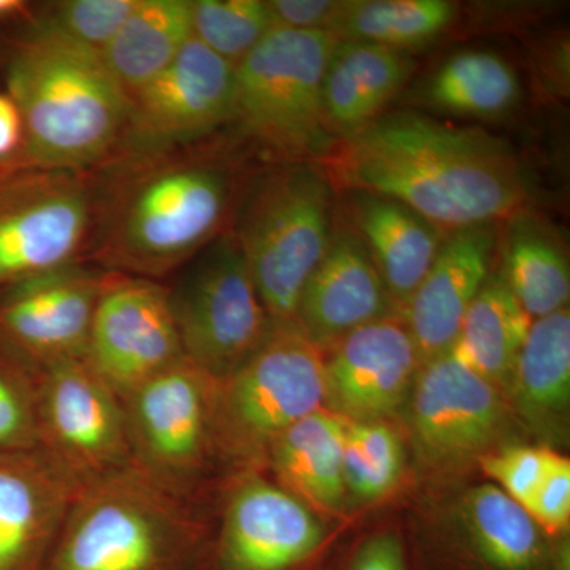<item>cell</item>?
Returning <instances> with one entry per match:
<instances>
[{"instance_id":"6da1fadb","label":"cell","mask_w":570,"mask_h":570,"mask_svg":"<svg viewBox=\"0 0 570 570\" xmlns=\"http://www.w3.org/2000/svg\"><path fill=\"white\" fill-rule=\"evenodd\" d=\"M311 164L335 193L392 198L445 232L504 223L531 198L524 168L501 138L417 112L379 116Z\"/></svg>"},{"instance_id":"7a4b0ae2","label":"cell","mask_w":570,"mask_h":570,"mask_svg":"<svg viewBox=\"0 0 570 570\" xmlns=\"http://www.w3.org/2000/svg\"><path fill=\"white\" fill-rule=\"evenodd\" d=\"M212 137L167 151L115 157L97 168L89 261L105 272L157 281L184 268L227 232L238 171L230 149Z\"/></svg>"},{"instance_id":"3957f363","label":"cell","mask_w":570,"mask_h":570,"mask_svg":"<svg viewBox=\"0 0 570 570\" xmlns=\"http://www.w3.org/2000/svg\"><path fill=\"white\" fill-rule=\"evenodd\" d=\"M3 58L22 146L2 168L92 171L110 163L126 130L129 96L99 52L22 31Z\"/></svg>"},{"instance_id":"277c9868","label":"cell","mask_w":570,"mask_h":570,"mask_svg":"<svg viewBox=\"0 0 570 570\" xmlns=\"http://www.w3.org/2000/svg\"><path fill=\"white\" fill-rule=\"evenodd\" d=\"M193 501L129 466L82 485L43 570H200Z\"/></svg>"},{"instance_id":"5b68a950","label":"cell","mask_w":570,"mask_h":570,"mask_svg":"<svg viewBox=\"0 0 570 570\" xmlns=\"http://www.w3.org/2000/svg\"><path fill=\"white\" fill-rule=\"evenodd\" d=\"M335 36L273 29L235 66L228 126L284 163H314L336 140L326 121L324 81Z\"/></svg>"},{"instance_id":"8992f818","label":"cell","mask_w":570,"mask_h":570,"mask_svg":"<svg viewBox=\"0 0 570 570\" xmlns=\"http://www.w3.org/2000/svg\"><path fill=\"white\" fill-rule=\"evenodd\" d=\"M333 194L316 165L279 163L243 198L232 232L273 324L295 322L303 287L332 238Z\"/></svg>"},{"instance_id":"52a82bcc","label":"cell","mask_w":570,"mask_h":570,"mask_svg":"<svg viewBox=\"0 0 570 570\" xmlns=\"http://www.w3.org/2000/svg\"><path fill=\"white\" fill-rule=\"evenodd\" d=\"M325 407V354L291 324H273L264 343L216 390V444L266 455L287 428Z\"/></svg>"},{"instance_id":"ba28073f","label":"cell","mask_w":570,"mask_h":570,"mask_svg":"<svg viewBox=\"0 0 570 570\" xmlns=\"http://www.w3.org/2000/svg\"><path fill=\"white\" fill-rule=\"evenodd\" d=\"M96 217V170L2 168L0 294L63 266L86 264Z\"/></svg>"},{"instance_id":"9c48e42d","label":"cell","mask_w":570,"mask_h":570,"mask_svg":"<svg viewBox=\"0 0 570 570\" xmlns=\"http://www.w3.org/2000/svg\"><path fill=\"white\" fill-rule=\"evenodd\" d=\"M170 294L184 356L219 384L264 343L273 322L234 232L184 266Z\"/></svg>"},{"instance_id":"30bf717a","label":"cell","mask_w":570,"mask_h":570,"mask_svg":"<svg viewBox=\"0 0 570 570\" xmlns=\"http://www.w3.org/2000/svg\"><path fill=\"white\" fill-rule=\"evenodd\" d=\"M216 390L184 356L122 397L132 463L190 501L216 444Z\"/></svg>"},{"instance_id":"8fae6325","label":"cell","mask_w":570,"mask_h":570,"mask_svg":"<svg viewBox=\"0 0 570 570\" xmlns=\"http://www.w3.org/2000/svg\"><path fill=\"white\" fill-rule=\"evenodd\" d=\"M39 448L82 485L132 463L122 397L85 358L37 370Z\"/></svg>"},{"instance_id":"7c38bea8","label":"cell","mask_w":570,"mask_h":570,"mask_svg":"<svg viewBox=\"0 0 570 570\" xmlns=\"http://www.w3.org/2000/svg\"><path fill=\"white\" fill-rule=\"evenodd\" d=\"M234 86L235 66L190 39L159 75L130 94L115 157L167 151L212 137L230 122Z\"/></svg>"},{"instance_id":"4fadbf2b","label":"cell","mask_w":570,"mask_h":570,"mask_svg":"<svg viewBox=\"0 0 570 570\" xmlns=\"http://www.w3.org/2000/svg\"><path fill=\"white\" fill-rule=\"evenodd\" d=\"M239 478L200 570H311L328 538L324 523L279 483L257 472Z\"/></svg>"},{"instance_id":"5bb4252c","label":"cell","mask_w":570,"mask_h":570,"mask_svg":"<svg viewBox=\"0 0 570 570\" xmlns=\"http://www.w3.org/2000/svg\"><path fill=\"white\" fill-rule=\"evenodd\" d=\"M184 358L168 288L108 272L85 360L119 396Z\"/></svg>"},{"instance_id":"9a60e30c","label":"cell","mask_w":570,"mask_h":570,"mask_svg":"<svg viewBox=\"0 0 570 570\" xmlns=\"http://www.w3.org/2000/svg\"><path fill=\"white\" fill-rule=\"evenodd\" d=\"M108 272L75 264L0 294V347L33 371L85 358L94 313Z\"/></svg>"},{"instance_id":"2e32d148","label":"cell","mask_w":570,"mask_h":570,"mask_svg":"<svg viewBox=\"0 0 570 570\" xmlns=\"http://www.w3.org/2000/svg\"><path fill=\"white\" fill-rule=\"evenodd\" d=\"M325 356V407L348 422H377L406 401L420 370L403 317L390 314L341 337Z\"/></svg>"},{"instance_id":"e0dca14e","label":"cell","mask_w":570,"mask_h":570,"mask_svg":"<svg viewBox=\"0 0 570 570\" xmlns=\"http://www.w3.org/2000/svg\"><path fill=\"white\" fill-rule=\"evenodd\" d=\"M505 404L497 385L445 354L420 366L412 397V430L420 452L459 461L489 448L504 426Z\"/></svg>"},{"instance_id":"ac0fdd59","label":"cell","mask_w":570,"mask_h":570,"mask_svg":"<svg viewBox=\"0 0 570 570\" xmlns=\"http://www.w3.org/2000/svg\"><path fill=\"white\" fill-rule=\"evenodd\" d=\"M81 489L40 448L0 453V570H43Z\"/></svg>"},{"instance_id":"d6986e66","label":"cell","mask_w":570,"mask_h":570,"mask_svg":"<svg viewBox=\"0 0 570 570\" xmlns=\"http://www.w3.org/2000/svg\"><path fill=\"white\" fill-rule=\"evenodd\" d=\"M498 224L449 232L417 291L403 309L420 360L445 354L455 343L469 306L491 275Z\"/></svg>"},{"instance_id":"ffe728a7","label":"cell","mask_w":570,"mask_h":570,"mask_svg":"<svg viewBox=\"0 0 570 570\" xmlns=\"http://www.w3.org/2000/svg\"><path fill=\"white\" fill-rule=\"evenodd\" d=\"M396 309L376 266L346 223L333 225L324 257L307 277L295 322L321 348Z\"/></svg>"},{"instance_id":"44dd1931","label":"cell","mask_w":570,"mask_h":570,"mask_svg":"<svg viewBox=\"0 0 570 570\" xmlns=\"http://www.w3.org/2000/svg\"><path fill=\"white\" fill-rule=\"evenodd\" d=\"M340 194L346 224L365 246L393 305L403 313L449 232L392 198Z\"/></svg>"},{"instance_id":"7402d4cb","label":"cell","mask_w":570,"mask_h":570,"mask_svg":"<svg viewBox=\"0 0 570 570\" xmlns=\"http://www.w3.org/2000/svg\"><path fill=\"white\" fill-rule=\"evenodd\" d=\"M411 71L404 51L367 41H337L324 81L326 121L336 138L382 116Z\"/></svg>"},{"instance_id":"603a6c76","label":"cell","mask_w":570,"mask_h":570,"mask_svg":"<svg viewBox=\"0 0 570 570\" xmlns=\"http://www.w3.org/2000/svg\"><path fill=\"white\" fill-rule=\"evenodd\" d=\"M348 420L326 407L298 420L266 452L283 489L306 505L335 510L346 494L343 456Z\"/></svg>"},{"instance_id":"cb8c5ba5","label":"cell","mask_w":570,"mask_h":570,"mask_svg":"<svg viewBox=\"0 0 570 570\" xmlns=\"http://www.w3.org/2000/svg\"><path fill=\"white\" fill-rule=\"evenodd\" d=\"M504 223L502 238L498 236L502 255L498 273L524 313L535 321L568 307L569 257L561 236L530 208Z\"/></svg>"},{"instance_id":"d4e9b609","label":"cell","mask_w":570,"mask_h":570,"mask_svg":"<svg viewBox=\"0 0 570 570\" xmlns=\"http://www.w3.org/2000/svg\"><path fill=\"white\" fill-rule=\"evenodd\" d=\"M190 39V0H137L100 56L130 96L174 61Z\"/></svg>"},{"instance_id":"484cf974","label":"cell","mask_w":570,"mask_h":570,"mask_svg":"<svg viewBox=\"0 0 570 570\" xmlns=\"http://www.w3.org/2000/svg\"><path fill=\"white\" fill-rule=\"evenodd\" d=\"M532 318L499 273L490 275L469 306L450 354L497 387H509Z\"/></svg>"},{"instance_id":"4316f807","label":"cell","mask_w":570,"mask_h":570,"mask_svg":"<svg viewBox=\"0 0 570 570\" xmlns=\"http://www.w3.org/2000/svg\"><path fill=\"white\" fill-rule=\"evenodd\" d=\"M510 387L524 417L550 422L568 411L570 401L569 307L532 321Z\"/></svg>"},{"instance_id":"83f0119b","label":"cell","mask_w":570,"mask_h":570,"mask_svg":"<svg viewBox=\"0 0 570 570\" xmlns=\"http://www.w3.org/2000/svg\"><path fill=\"white\" fill-rule=\"evenodd\" d=\"M439 111L468 118H497L519 104V75L490 51H464L442 63L422 94Z\"/></svg>"},{"instance_id":"f1b7e54d","label":"cell","mask_w":570,"mask_h":570,"mask_svg":"<svg viewBox=\"0 0 570 570\" xmlns=\"http://www.w3.org/2000/svg\"><path fill=\"white\" fill-rule=\"evenodd\" d=\"M455 13L449 0H343L328 32L404 51L436 39Z\"/></svg>"},{"instance_id":"f546056e","label":"cell","mask_w":570,"mask_h":570,"mask_svg":"<svg viewBox=\"0 0 570 570\" xmlns=\"http://www.w3.org/2000/svg\"><path fill=\"white\" fill-rule=\"evenodd\" d=\"M193 39L238 66L275 29L268 0H190Z\"/></svg>"},{"instance_id":"4dcf8cb0","label":"cell","mask_w":570,"mask_h":570,"mask_svg":"<svg viewBox=\"0 0 570 570\" xmlns=\"http://www.w3.org/2000/svg\"><path fill=\"white\" fill-rule=\"evenodd\" d=\"M137 0H62L33 9L24 31L102 55Z\"/></svg>"},{"instance_id":"1f68e13d","label":"cell","mask_w":570,"mask_h":570,"mask_svg":"<svg viewBox=\"0 0 570 570\" xmlns=\"http://www.w3.org/2000/svg\"><path fill=\"white\" fill-rule=\"evenodd\" d=\"M344 483L360 499L384 497L403 471L400 438L384 422H348L343 456Z\"/></svg>"},{"instance_id":"d6a6232c","label":"cell","mask_w":570,"mask_h":570,"mask_svg":"<svg viewBox=\"0 0 570 570\" xmlns=\"http://www.w3.org/2000/svg\"><path fill=\"white\" fill-rule=\"evenodd\" d=\"M37 448V373L0 347V453Z\"/></svg>"},{"instance_id":"836d02e7","label":"cell","mask_w":570,"mask_h":570,"mask_svg":"<svg viewBox=\"0 0 570 570\" xmlns=\"http://www.w3.org/2000/svg\"><path fill=\"white\" fill-rule=\"evenodd\" d=\"M553 455L549 449L520 445L482 456L480 463L485 474L497 480L499 489L527 509L546 478Z\"/></svg>"},{"instance_id":"e575fe53","label":"cell","mask_w":570,"mask_h":570,"mask_svg":"<svg viewBox=\"0 0 570 570\" xmlns=\"http://www.w3.org/2000/svg\"><path fill=\"white\" fill-rule=\"evenodd\" d=\"M546 534L560 535L570 520V461L554 453L546 478L527 508Z\"/></svg>"},{"instance_id":"d590c367","label":"cell","mask_w":570,"mask_h":570,"mask_svg":"<svg viewBox=\"0 0 570 570\" xmlns=\"http://www.w3.org/2000/svg\"><path fill=\"white\" fill-rule=\"evenodd\" d=\"M340 570H411V560L403 538L395 531H381L367 535Z\"/></svg>"},{"instance_id":"8d00e7d4","label":"cell","mask_w":570,"mask_h":570,"mask_svg":"<svg viewBox=\"0 0 570 570\" xmlns=\"http://www.w3.org/2000/svg\"><path fill=\"white\" fill-rule=\"evenodd\" d=\"M343 0H268L275 29L326 31Z\"/></svg>"},{"instance_id":"74e56055","label":"cell","mask_w":570,"mask_h":570,"mask_svg":"<svg viewBox=\"0 0 570 570\" xmlns=\"http://www.w3.org/2000/svg\"><path fill=\"white\" fill-rule=\"evenodd\" d=\"M22 146V119L9 94L0 91V168L18 156Z\"/></svg>"},{"instance_id":"f35d334b","label":"cell","mask_w":570,"mask_h":570,"mask_svg":"<svg viewBox=\"0 0 570 570\" xmlns=\"http://www.w3.org/2000/svg\"><path fill=\"white\" fill-rule=\"evenodd\" d=\"M33 7L24 0H0V26L31 20Z\"/></svg>"},{"instance_id":"ab89813d","label":"cell","mask_w":570,"mask_h":570,"mask_svg":"<svg viewBox=\"0 0 570 570\" xmlns=\"http://www.w3.org/2000/svg\"><path fill=\"white\" fill-rule=\"evenodd\" d=\"M546 570H570V543L568 539H562L557 546L551 547Z\"/></svg>"},{"instance_id":"60d3db41","label":"cell","mask_w":570,"mask_h":570,"mask_svg":"<svg viewBox=\"0 0 570 570\" xmlns=\"http://www.w3.org/2000/svg\"><path fill=\"white\" fill-rule=\"evenodd\" d=\"M3 52H6V43L0 41V58H3Z\"/></svg>"}]
</instances>
